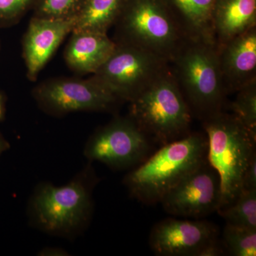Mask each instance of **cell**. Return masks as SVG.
I'll return each mask as SVG.
<instances>
[{
	"label": "cell",
	"mask_w": 256,
	"mask_h": 256,
	"mask_svg": "<svg viewBox=\"0 0 256 256\" xmlns=\"http://www.w3.org/2000/svg\"><path fill=\"white\" fill-rule=\"evenodd\" d=\"M98 180L89 162L66 184L37 185L28 202L30 225L44 233L64 238L82 234L92 220V192Z\"/></svg>",
	"instance_id": "6da1fadb"
},
{
	"label": "cell",
	"mask_w": 256,
	"mask_h": 256,
	"mask_svg": "<svg viewBox=\"0 0 256 256\" xmlns=\"http://www.w3.org/2000/svg\"><path fill=\"white\" fill-rule=\"evenodd\" d=\"M207 138L188 132L163 144L150 158L124 178L130 194L146 204L160 203L181 180L206 162Z\"/></svg>",
	"instance_id": "7a4b0ae2"
},
{
	"label": "cell",
	"mask_w": 256,
	"mask_h": 256,
	"mask_svg": "<svg viewBox=\"0 0 256 256\" xmlns=\"http://www.w3.org/2000/svg\"><path fill=\"white\" fill-rule=\"evenodd\" d=\"M203 127L208 143L206 160L220 176V208H223L242 191V176L256 153V136L236 116L224 110L203 119Z\"/></svg>",
	"instance_id": "3957f363"
},
{
	"label": "cell",
	"mask_w": 256,
	"mask_h": 256,
	"mask_svg": "<svg viewBox=\"0 0 256 256\" xmlns=\"http://www.w3.org/2000/svg\"><path fill=\"white\" fill-rule=\"evenodd\" d=\"M170 70L192 114L202 120L224 110V88L216 44L185 40L170 62Z\"/></svg>",
	"instance_id": "277c9868"
},
{
	"label": "cell",
	"mask_w": 256,
	"mask_h": 256,
	"mask_svg": "<svg viewBox=\"0 0 256 256\" xmlns=\"http://www.w3.org/2000/svg\"><path fill=\"white\" fill-rule=\"evenodd\" d=\"M128 116L146 137L162 146L190 132L192 112L170 67L130 102Z\"/></svg>",
	"instance_id": "5b68a950"
},
{
	"label": "cell",
	"mask_w": 256,
	"mask_h": 256,
	"mask_svg": "<svg viewBox=\"0 0 256 256\" xmlns=\"http://www.w3.org/2000/svg\"><path fill=\"white\" fill-rule=\"evenodd\" d=\"M114 26V42L143 48L169 63L186 40L164 0H126Z\"/></svg>",
	"instance_id": "8992f818"
},
{
	"label": "cell",
	"mask_w": 256,
	"mask_h": 256,
	"mask_svg": "<svg viewBox=\"0 0 256 256\" xmlns=\"http://www.w3.org/2000/svg\"><path fill=\"white\" fill-rule=\"evenodd\" d=\"M112 54L92 76L122 102H130L170 69L159 56L114 42Z\"/></svg>",
	"instance_id": "52a82bcc"
},
{
	"label": "cell",
	"mask_w": 256,
	"mask_h": 256,
	"mask_svg": "<svg viewBox=\"0 0 256 256\" xmlns=\"http://www.w3.org/2000/svg\"><path fill=\"white\" fill-rule=\"evenodd\" d=\"M32 96L45 114L60 118L78 112H111L122 102L94 77L54 78L38 84Z\"/></svg>",
	"instance_id": "ba28073f"
},
{
	"label": "cell",
	"mask_w": 256,
	"mask_h": 256,
	"mask_svg": "<svg viewBox=\"0 0 256 256\" xmlns=\"http://www.w3.org/2000/svg\"><path fill=\"white\" fill-rule=\"evenodd\" d=\"M148 149V138L136 122L129 116H118L92 133L84 154L89 162L97 161L122 170L142 161Z\"/></svg>",
	"instance_id": "9c48e42d"
},
{
	"label": "cell",
	"mask_w": 256,
	"mask_h": 256,
	"mask_svg": "<svg viewBox=\"0 0 256 256\" xmlns=\"http://www.w3.org/2000/svg\"><path fill=\"white\" fill-rule=\"evenodd\" d=\"M175 216L200 218L217 212L220 203V176L208 162L185 176L160 202Z\"/></svg>",
	"instance_id": "30bf717a"
},
{
	"label": "cell",
	"mask_w": 256,
	"mask_h": 256,
	"mask_svg": "<svg viewBox=\"0 0 256 256\" xmlns=\"http://www.w3.org/2000/svg\"><path fill=\"white\" fill-rule=\"evenodd\" d=\"M217 236L215 226L206 220L166 218L152 229L149 244L156 256H198Z\"/></svg>",
	"instance_id": "8fae6325"
},
{
	"label": "cell",
	"mask_w": 256,
	"mask_h": 256,
	"mask_svg": "<svg viewBox=\"0 0 256 256\" xmlns=\"http://www.w3.org/2000/svg\"><path fill=\"white\" fill-rule=\"evenodd\" d=\"M74 20H50L32 16L22 42L26 76L34 82L64 38L73 31Z\"/></svg>",
	"instance_id": "7c38bea8"
},
{
	"label": "cell",
	"mask_w": 256,
	"mask_h": 256,
	"mask_svg": "<svg viewBox=\"0 0 256 256\" xmlns=\"http://www.w3.org/2000/svg\"><path fill=\"white\" fill-rule=\"evenodd\" d=\"M227 95L256 82V26L217 47Z\"/></svg>",
	"instance_id": "4fadbf2b"
},
{
	"label": "cell",
	"mask_w": 256,
	"mask_h": 256,
	"mask_svg": "<svg viewBox=\"0 0 256 256\" xmlns=\"http://www.w3.org/2000/svg\"><path fill=\"white\" fill-rule=\"evenodd\" d=\"M116 43L108 34L72 31L64 50L66 64L78 74H94L108 60Z\"/></svg>",
	"instance_id": "5bb4252c"
},
{
	"label": "cell",
	"mask_w": 256,
	"mask_h": 256,
	"mask_svg": "<svg viewBox=\"0 0 256 256\" xmlns=\"http://www.w3.org/2000/svg\"><path fill=\"white\" fill-rule=\"evenodd\" d=\"M212 26L216 47L256 26V0H216Z\"/></svg>",
	"instance_id": "9a60e30c"
},
{
	"label": "cell",
	"mask_w": 256,
	"mask_h": 256,
	"mask_svg": "<svg viewBox=\"0 0 256 256\" xmlns=\"http://www.w3.org/2000/svg\"><path fill=\"white\" fill-rule=\"evenodd\" d=\"M216 0H164L188 40L216 44L212 26V12Z\"/></svg>",
	"instance_id": "2e32d148"
},
{
	"label": "cell",
	"mask_w": 256,
	"mask_h": 256,
	"mask_svg": "<svg viewBox=\"0 0 256 256\" xmlns=\"http://www.w3.org/2000/svg\"><path fill=\"white\" fill-rule=\"evenodd\" d=\"M126 0H85L73 31L108 34L117 22Z\"/></svg>",
	"instance_id": "e0dca14e"
},
{
	"label": "cell",
	"mask_w": 256,
	"mask_h": 256,
	"mask_svg": "<svg viewBox=\"0 0 256 256\" xmlns=\"http://www.w3.org/2000/svg\"><path fill=\"white\" fill-rule=\"evenodd\" d=\"M217 212L227 223L256 229V190L242 191L233 203Z\"/></svg>",
	"instance_id": "ac0fdd59"
},
{
	"label": "cell",
	"mask_w": 256,
	"mask_h": 256,
	"mask_svg": "<svg viewBox=\"0 0 256 256\" xmlns=\"http://www.w3.org/2000/svg\"><path fill=\"white\" fill-rule=\"evenodd\" d=\"M223 237L224 245L232 255L256 256V229L227 223Z\"/></svg>",
	"instance_id": "d6986e66"
},
{
	"label": "cell",
	"mask_w": 256,
	"mask_h": 256,
	"mask_svg": "<svg viewBox=\"0 0 256 256\" xmlns=\"http://www.w3.org/2000/svg\"><path fill=\"white\" fill-rule=\"evenodd\" d=\"M236 97L226 107L256 136V82L236 92Z\"/></svg>",
	"instance_id": "ffe728a7"
},
{
	"label": "cell",
	"mask_w": 256,
	"mask_h": 256,
	"mask_svg": "<svg viewBox=\"0 0 256 256\" xmlns=\"http://www.w3.org/2000/svg\"><path fill=\"white\" fill-rule=\"evenodd\" d=\"M85 0H37L33 8L35 18L50 20L76 18Z\"/></svg>",
	"instance_id": "44dd1931"
},
{
	"label": "cell",
	"mask_w": 256,
	"mask_h": 256,
	"mask_svg": "<svg viewBox=\"0 0 256 256\" xmlns=\"http://www.w3.org/2000/svg\"><path fill=\"white\" fill-rule=\"evenodd\" d=\"M37 0H0V28L14 25L33 10Z\"/></svg>",
	"instance_id": "7402d4cb"
},
{
	"label": "cell",
	"mask_w": 256,
	"mask_h": 256,
	"mask_svg": "<svg viewBox=\"0 0 256 256\" xmlns=\"http://www.w3.org/2000/svg\"><path fill=\"white\" fill-rule=\"evenodd\" d=\"M252 190H256V153L249 162L242 178V191Z\"/></svg>",
	"instance_id": "603a6c76"
},
{
	"label": "cell",
	"mask_w": 256,
	"mask_h": 256,
	"mask_svg": "<svg viewBox=\"0 0 256 256\" xmlns=\"http://www.w3.org/2000/svg\"><path fill=\"white\" fill-rule=\"evenodd\" d=\"M222 247L217 240L208 244L200 252L198 256H218L224 254Z\"/></svg>",
	"instance_id": "cb8c5ba5"
},
{
	"label": "cell",
	"mask_w": 256,
	"mask_h": 256,
	"mask_svg": "<svg viewBox=\"0 0 256 256\" xmlns=\"http://www.w3.org/2000/svg\"><path fill=\"white\" fill-rule=\"evenodd\" d=\"M38 256H69L68 252L60 248H45L38 252Z\"/></svg>",
	"instance_id": "d4e9b609"
},
{
	"label": "cell",
	"mask_w": 256,
	"mask_h": 256,
	"mask_svg": "<svg viewBox=\"0 0 256 256\" xmlns=\"http://www.w3.org/2000/svg\"><path fill=\"white\" fill-rule=\"evenodd\" d=\"M6 114V98L2 92H0V122L4 120Z\"/></svg>",
	"instance_id": "484cf974"
},
{
	"label": "cell",
	"mask_w": 256,
	"mask_h": 256,
	"mask_svg": "<svg viewBox=\"0 0 256 256\" xmlns=\"http://www.w3.org/2000/svg\"><path fill=\"white\" fill-rule=\"evenodd\" d=\"M10 148V144L8 141L1 134H0V156L3 152L8 150Z\"/></svg>",
	"instance_id": "4316f807"
}]
</instances>
